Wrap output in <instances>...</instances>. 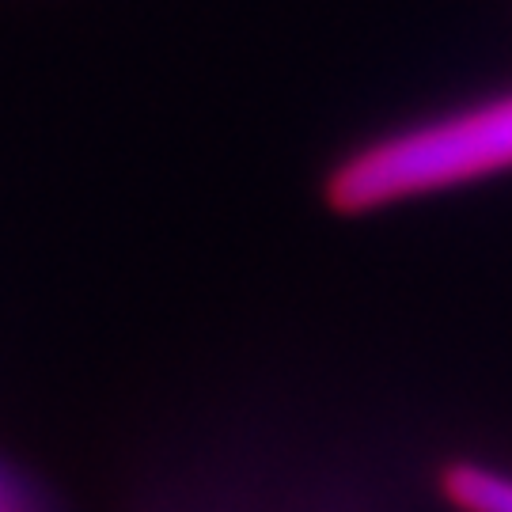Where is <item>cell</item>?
Returning a JSON list of instances; mask_svg holds the SVG:
<instances>
[{
  "mask_svg": "<svg viewBox=\"0 0 512 512\" xmlns=\"http://www.w3.org/2000/svg\"><path fill=\"white\" fill-rule=\"evenodd\" d=\"M501 175H512V84L368 133L330 164L323 198L342 217H365Z\"/></svg>",
  "mask_w": 512,
  "mask_h": 512,
  "instance_id": "1",
  "label": "cell"
},
{
  "mask_svg": "<svg viewBox=\"0 0 512 512\" xmlns=\"http://www.w3.org/2000/svg\"><path fill=\"white\" fill-rule=\"evenodd\" d=\"M160 512H346L338 505H323V501H274V497H190L179 505H167Z\"/></svg>",
  "mask_w": 512,
  "mask_h": 512,
  "instance_id": "2",
  "label": "cell"
},
{
  "mask_svg": "<svg viewBox=\"0 0 512 512\" xmlns=\"http://www.w3.org/2000/svg\"><path fill=\"white\" fill-rule=\"evenodd\" d=\"M0 512H54V505L31 478H23L0 459Z\"/></svg>",
  "mask_w": 512,
  "mask_h": 512,
  "instance_id": "3",
  "label": "cell"
}]
</instances>
